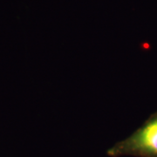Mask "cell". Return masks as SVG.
<instances>
[{
  "label": "cell",
  "mask_w": 157,
  "mask_h": 157,
  "mask_svg": "<svg viewBox=\"0 0 157 157\" xmlns=\"http://www.w3.org/2000/svg\"><path fill=\"white\" fill-rule=\"evenodd\" d=\"M107 155L110 157H157V112L152 113L129 137L109 148Z\"/></svg>",
  "instance_id": "obj_1"
}]
</instances>
